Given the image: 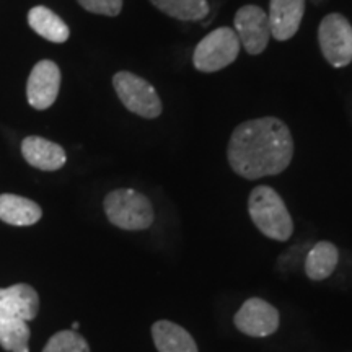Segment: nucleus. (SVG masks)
I'll return each instance as SVG.
<instances>
[{"label":"nucleus","instance_id":"obj_1","mask_svg":"<svg viewBox=\"0 0 352 352\" xmlns=\"http://www.w3.org/2000/svg\"><path fill=\"white\" fill-rule=\"evenodd\" d=\"M227 157L232 170L245 179L279 175L292 162V134L272 116L245 121L232 132Z\"/></svg>","mask_w":352,"mask_h":352},{"label":"nucleus","instance_id":"obj_2","mask_svg":"<svg viewBox=\"0 0 352 352\" xmlns=\"http://www.w3.org/2000/svg\"><path fill=\"white\" fill-rule=\"evenodd\" d=\"M39 314V296L32 285L0 289V346L8 352H30L28 321Z\"/></svg>","mask_w":352,"mask_h":352},{"label":"nucleus","instance_id":"obj_3","mask_svg":"<svg viewBox=\"0 0 352 352\" xmlns=\"http://www.w3.org/2000/svg\"><path fill=\"white\" fill-rule=\"evenodd\" d=\"M248 212L263 235L277 241H287L294 233V222L283 197L271 186H256L250 192Z\"/></svg>","mask_w":352,"mask_h":352},{"label":"nucleus","instance_id":"obj_4","mask_svg":"<svg viewBox=\"0 0 352 352\" xmlns=\"http://www.w3.org/2000/svg\"><path fill=\"white\" fill-rule=\"evenodd\" d=\"M104 212L122 230H147L153 223L152 202L135 189H116L104 197Z\"/></svg>","mask_w":352,"mask_h":352},{"label":"nucleus","instance_id":"obj_5","mask_svg":"<svg viewBox=\"0 0 352 352\" xmlns=\"http://www.w3.org/2000/svg\"><path fill=\"white\" fill-rule=\"evenodd\" d=\"M240 46L235 30L222 26L201 39L192 56V63L201 72H217L239 57Z\"/></svg>","mask_w":352,"mask_h":352},{"label":"nucleus","instance_id":"obj_6","mask_svg":"<svg viewBox=\"0 0 352 352\" xmlns=\"http://www.w3.org/2000/svg\"><path fill=\"white\" fill-rule=\"evenodd\" d=\"M113 85L122 104L138 116L153 120L162 114V101L153 88L142 77L131 72H118L113 77Z\"/></svg>","mask_w":352,"mask_h":352},{"label":"nucleus","instance_id":"obj_7","mask_svg":"<svg viewBox=\"0 0 352 352\" xmlns=\"http://www.w3.org/2000/svg\"><path fill=\"white\" fill-rule=\"evenodd\" d=\"M318 43L333 67H346L352 63V25L341 13H329L321 20Z\"/></svg>","mask_w":352,"mask_h":352},{"label":"nucleus","instance_id":"obj_8","mask_svg":"<svg viewBox=\"0 0 352 352\" xmlns=\"http://www.w3.org/2000/svg\"><path fill=\"white\" fill-rule=\"evenodd\" d=\"M233 323L246 336L267 338L279 328V311L270 302L252 297L243 302V305L233 316Z\"/></svg>","mask_w":352,"mask_h":352},{"label":"nucleus","instance_id":"obj_9","mask_svg":"<svg viewBox=\"0 0 352 352\" xmlns=\"http://www.w3.org/2000/svg\"><path fill=\"white\" fill-rule=\"evenodd\" d=\"M235 33L248 54H261L272 38L267 12L256 6L241 7L235 15Z\"/></svg>","mask_w":352,"mask_h":352},{"label":"nucleus","instance_id":"obj_10","mask_svg":"<svg viewBox=\"0 0 352 352\" xmlns=\"http://www.w3.org/2000/svg\"><path fill=\"white\" fill-rule=\"evenodd\" d=\"M60 88V70L52 60H41L34 65L26 83V96L36 109L52 107Z\"/></svg>","mask_w":352,"mask_h":352},{"label":"nucleus","instance_id":"obj_11","mask_svg":"<svg viewBox=\"0 0 352 352\" xmlns=\"http://www.w3.org/2000/svg\"><path fill=\"white\" fill-rule=\"evenodd\" d=\"M305 0H271L270 3V25L271 34L277 41H287L300 28Z\"/></svg>","mask_w":352,"mask_h":352},{"label":"nucleus","instance_id":"obj_12","mask_svg":"<svg viewBox=\"0 0 352 352\" xmlns=\"http://www.w3.org/2000/svg\"><path fill=\"white\" fill-rule=\"evenodd\" d=\"M21 152H23L25 160L34 168L44 171H56L63 168L67 162L65 151L59 144L51 142V140L36 138H26L21 144Z\"/></svg>","mask_w":352,"mask_h":352},{"label":"nucleus","instance_id":"obj_13","mask_svg":"<svg viewBox=\"0 0 352 352\" xmlns=\"http://www.w3.org/2000/svg\"><path fill=\"white\" fill-rule=\"evenodd\" d=\"M152 338L158 352H199L191 334L173 321H155L152 327Z\"/></svg>","mask_w":352,"mask_h":352},{"label":"nucleus","instance_id":"obj_14","mask_svg":"<svg viewBox=\"0 0 352 352\" xmlns=\"http://www.w3.org/2000/svg\"><path fill=\"white\" fill-rule=\"evenodd\" d=\"M43 217L36 202L16 195H0V220L16 227L34 226Z\"/></svg>","mask_w":352,"mask_h":352},{"label":"nucleus","instance_id":"obj_15","mask_svg":"<svg viewBox=\"0 0 352 352\" xmlns=\"http://www.w3.org/2000/svg\"><path fill=\"white\" fill-rule=\"evenodd\" d=\"M338 261H340V252L336 245L329 241H318L305 259V274L311 280L328 279L336 270Z\"/></svg>","mask_w":352,"mask_h":352},{"label":"nucleus","instance_id":"obj_16","mask_svg":"<svg viewBox=\"0 0 352 352\" xmlns=\"http://www.w3.org/2000/svg\"><path fill=\"white\" fill-rule=\"evenodd\" d=\"M28 23L39 36L52 43H65L69 39V26L65 21L46 7H34L28 13Z\"/></svg>","mask_w":352,"mask_h":352},{"label":"nucleus","instance_id":"obj_17","mask_svg":"<svg viewBox=\"0 0 352 352\" xmlns=\"http://www.w3.org/2000/svg\"><path fill=\"white\" fill-rule=\"evenodd\" d=\"M158 10L182 21H199L209 15L208 0H151Z\"/></svg>","mask_w":352,"mask_h":352},{"label":"nucleus","instance_id":"obj_18","mask_svg":"<svg viewBox=\"0 0 352 352\" xmlns=\"http://www.w3.org/2000/svg\"><path fill=\"white\" fill-rule=\"evenodd\" d=\"M43 352H90L87 340L74 329H64L56 333L47 341Z\"/></svg>","mask_w":352,"mask_h":352},{"label":"nucleus","instance_id":"obj_19","mask_svg":"<svg viewBox=\"0 0 352 352\" xmlns=\"http://www.w3.org/2000/svg\"><path fill=\"white\" fill-rule=\"evenodd\" d=\"M85 10L98 15L116 16L122 8V0H77Z\"/></svg>","mask_w":352,"mask_h":352},{"label":"nucleus","instance_id":"obj_20","mask_svg":"<svg viewBox=\"0 0 352 352\" xmlns=\"http://www.w3.org/2000/svg\"><path fill=\"white\" fill-rule=\"evenodd\" d=\"M78 327H80V324H78V321H74V324H72V329H74V331H77Z\"/></svg>","mask_w":352,"mask_h":352}]
</instances>
